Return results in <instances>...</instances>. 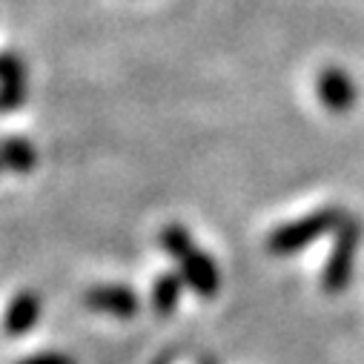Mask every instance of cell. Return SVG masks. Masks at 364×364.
Instances as JSON below:
<instances>
[{
    "label": "cell",
    "instance_id": "6da1fadb",
    "mask_svg": "<svg viewBox=\"0 0 364 364\" xmlns=\"http://www.w3.org/2000/svg\"><path fill=\"white\" fill-rule=\"evenodd\" d=\"M164 252L178 261L181 267V279H184L201 299H215L218 290H221V276H218V267L215 261L201 250L196 247L193 235L181 227V224H166L158 235Z\"/></svg>",
    "mask_w": 364,
    "mask_h": 364
},
{
    "label": "cell",
    "instance_id": "7a4b0ae2",
    "mask_svg": "<svg viewBox=\"0 0 364 364\" xmlns=\"http://www.w3.org/2000/svg\"><path fill=\"white\" fill-rule=\"evenodd\" d=\"M344 210L341 207H321L310 215H301L290 224H282L276 227L269 235H267V250L272 255H293V252H301L307 244L324 238L327 232H336V227L344 221Z\"/></svg>",
    "mask_w": 364,
    "mask_h": 364
},
{
    "label": "cell",
    "instance_id": "3957f363",
    "mask_svg": "<svg viewBox=\"0 0 364 364\" xmlns=\"http://www.w3.org/2000/svg\"><path fill=\"white\" fill-rule=\"evenodd\" d=\"M361 238H364V224L361 218L355 215H344V221L336 227L333 232V247H330V255L324 261V272H321V287L327 293H341L350 279H353V264H355V252L361 247Z\"/></svg>",
    "mask_w": 364,
    "mask_h": 364
},
{
    "label": "cell",
    "instance_id": "277c9868",
    "mask_svg": "<svg viewBox=\"0 0 364 364\" xmlns=\"http://www.w3.org/2000/svg\"><path fill=\"white\" fill-rule=\"evenodd\" d=\"M316 92H318V101L324 104V109L330 115H347L358 101L353 77L338 66H327V69L318 72Z\"/></svg>",
    "mask_w": 364,
    "mask_h": 364
},
{
    "label": "cell",
    "instance_id": "5b68a950",
    "mask_svg": "<svg viewBox=\"0 0 364 364\" xmlns=\"http://www.w3.org/2000/svg\"><path fill=\"white\" fill-rule=\"evenodd\" d=\"M86 307L95 313H109L115 318H132L141 310V301L132 287L124 284H98L83 296Z\"/></svg>",
    "mask_w": 364,
    "mask_h": 364
},
{
    "label": "cell",
    "instance_id": "8992f818",
    "mask_svg": "<svg viewBox=\"0 0 364 364\" xmlns=\"http://www.w3.org/2000/svg\"><path fill=\"white\" fill-rule=\"evenodd\" d=\"M41 313H43L41 296L32 293V290H23V293H18V296L9 301L6 316H4V330H6L9 336H23V333H29V330L38 324Z\"/></svg>",
    "mask_w": 364,
    "mask_h": 364
},
{
    "label": "cell",
    "instance_id": "52a82bcc",
    "mask_svg": "<svg viewBox=\"0 0 364 364\" xmlns=\"http://www.w3.org/2000/svg\"><path fill=\"white\" fill-rule=\"evenodd\" d=\"M0 164L12 172H32L38 166V152L26 138L9 135V138H0Z\"/></svg>",
    "mask_w": 364,
    "mask_h": 364
},
{
    "label": "cell",
    "instance_id": "ba28073f",
    "mask_svg": "<svg viewBox=\"0 0 364 364\" xmlns=\"http://www.w3.org/2000/svg\"><path fill=\"white\" fill-rule=\"evenodd\" d=\"M184 279L181 272H164L152 284V310L158 316H172L181 304V293H184Z\"/></svg>",
    "mask_w": 364,
    "mask_h": 364
},
{
    "label": "cell",
    "instance_id": "9c48e42d",
    "mask_svg": "<svg viewBox=\"0 0 364 364\" xmlns=\"http://www.w3.org/2000/svg\"><path fill=\"white\" fill-rule=\"evenodd\" d=\"M29 98V86L26 80H6L0 83V115H9L15 109H21Z\"/></svg>",
    "mask_w": 364,
    "mask_h": 364
},
{
    "label": "cell",
    "instance_id": "30bf717a",
    "mask_svg": "<svg viewBox=\"0 0 364 364\" xmlns=\"http://www.w3.org/2000/svg\"><path fill=\"white\" fill-rule=\"evenodd\" d=\"M26 80V60L18 52H0V83Z\"/></svg>",
    "mask_w": 364,
    "mask_h": 364
},
{
    "label": "cell",
    "instance_id": "8fae6325",
    "mask_svg": "<svg viewBox=\"0 0 364 364\" xmlns=\"http://www.w3.org/2000/svg\"><path fill=\"white\" fill-rule=\"evenodd\" d=\"M18 364H75V361L69 355H63V353H38V355H29V358H23Z\"/></svg>",
    "mask_w": 364,
    "mask_h": 364
},
{
    "label": "cell",
    "instance_id": "7c38bea8",
    "mask_svg": "<svg viewBox=\"0 0 364 364\" xmlns=\"http://www.w3.org/2000/svg\"><path fill=\"white\" fill-rule=\"evenodd\" d=\"M0 169H4V164H0Z\"/></svg>",
    "mask_w": 364,
    "mask_h": 364
}]
</instances>
